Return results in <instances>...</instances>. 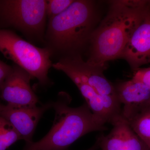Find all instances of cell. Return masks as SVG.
<instances>
[{"instance_id":"1","label":"cell","mask_w":150,"mask_h":150,"mask_svg":"<svg viewBox=\"0 0 150 150\" xmlns=\"http://www.w3.org/2000/svg\"><path fill=\"white\" fill-rule=\"evenodd\" d=\"M110 3L107 15L89 38L90 54L87 62L101 67L118 59L141 21L148 2L117 0Z\"/></svg>"},{"instance_id":"2","label":"cell","mask_w":150,"mask_h":150,"mask_svg":"<svg viewBox=\"0 0 150 150\" xmlns=\"http://www.w3.org/2000/svg\"><path fill=\"white\" fill-rule=\"evenodd\" d=\"M71 98L65 92L59 93L52 102L55 111L53 126L38 142L26 144L24 150H67L86 134L106 129L105 123L92 112L86 103L78 107L70 106Z\"/></svg>"},{"instance_id":"3","label":"cell","mask_w":150,"mask_h":150,"mask_svg":"<svg viewBox=\"0 0 150 150\" xmlns=\"http://www.w3.org/2000/svg\"><path fill=\"white\" fill-rule=\"evenodd\" d=\"M91 1H74L62 13L49 19L46 38L51 51H74L80 48L90 35L93 17Z\"/></svg>"},{"instance_id":"4","label":"cell","mask_w":150,"mask_h":150,"mask_svg":"<svg viewBox=\"0 0 150 150\" xmlns=\"http://www.w3.org/2000/svg\"><path fill=\"white\" fill-rule=\"evenodd\" d=\"M0 52L37 79L40 84L50 83L48 74L53 64L49 48L38 47L11 30L0 29Z\"/></svg>"},{"instance_id":"5","label":"cell","mask_w":150,"mask_h":150,"mask_svg":"<svg viewBox=\"0 0 150 150\" xmlns=\"http://www.w3.org/2000/svg\"><path fill=\"white\" fill-rule=\"evenodd\" d=\"M47 4L45 0H0V19L26 35L42 38Z\"/></svg>"},{"instance_id":"6","label":"cell","mask_w":150,"mask_h":150,"mask_svg":"<svg viewBox=\"0 0 150 150\" xmlns=\"http://www.w3.org/2000/svg\"><path fill=\"white\" fill-rule=\"evenodd\" d=\"M52 67L64 73L73 81L92 112L105 123H111L121 115V105L118 100L101 96L74 71L59 62Z\"/></svg>"},{"instance_id":"7","label":"cell","mask_w":150,"mask_h":150,"mask_svg":"<svg viewBox=\"0 0 150 150\" xmlns=\"http://www.w3.org/2000/svg\"><path fill=\"white\" fill-rule=\"evenodd\" d=\"M32 79V76L25 70L15 65L3 84L0 98L11 106H36L39 100L30 86V81Z\"/></svg>"},{"instance_id":"8","label":"cell","mask_w":150,"mask_h":150,"mask_svg":"<svg viewBox=\"0 0 150 150\" xmlns=\"http://www.w3.org/2000/svg\"><path fill=\"white\" fill-rule=\"evenodd\" d=\"M119 58L126 60L134 71L143 65L150 64V8L149 6Z\"/></svg>"},{"instance_id":"9","label":"cell","mask_w":150,"mask_h":150,"mask_svg":"<svg viewBox=\"0 0 150 150\" xmlns=\"http://www.w3.org/2000/svg\"><path fill=\"white\" fill-rule=\"evenodd\" d=\"M52 108V102L41 106L15 107L7 104L0 113L14 126L26 144L32 143L33 134L44 112Z\"/></svg>"},{"instance_id":"10","label":"cell","mask_w":150,"mask_h":150,"mask_svg":"<svg viewBox=\"0 0 150 150\" xmlns=\"http://www.w3.org/2000/svg\"><path fill=\"white\" fill-rule=\"evenodd\" d=\"M59 62L74 71L101 96L118 100L114 86L103 74L106 67L84 62L79 55L67 56Z\"/></svg>"},{"instance_id":"11","label":"cell","mask_w":150,"mask_h":150,"mask_svg":"<svg viewBox=\"0 0 150 150\" xmlns=\"http://www.w3.org/2000/svg\"><path fill=\"white\" fill-rule=\"evenodd\" d=\"M111 124L110 133L100 135L97 141L101 150H150L121 114Z\"/></svg>"},{"instance_id":"12","label":"cell","mask_w":150,"mask_h":150,"mask_svg":"<svg viewBox=\"0 0 150 150\" xmlns=\"http://www.w3.org/2000/svg\"><path fill=\"white\" fill-rule=\"evenodd\" d=\"M114 87L118 101L123 106L121 115L126 120L150 102V88L139 81L132 79L119 83Z\"/></svg>"},{"instance_id":"13","label":"cell","mask_w":150,"mask_h":150,"mask_svg":"<svg viewBox=\"0 0 150 150\" xmlns=\"http://www.w3.org/2000/svg\"><path fill=\"white\" fill-rule=\"evenodd\" d=\"M126 120L150 149V105L143 108Z\"/></svg>"},{"instance_id":"14","label":"cell","mask_w":150,"mask_h":150,"mask_svg":"<svg viewBox=\"0 0 150 150\" xmlns=\"http://www.w3.org/2000/svg\"><path fill=\"white\" fill-rule=\"evenodd\" d=\"M22 140L15 128L0 116V150H6L18 140Z\"/></svg>"},{"instance_id":"15","label":"cell","mask_w":150,"mask_h":150,"mask_svg":"<svg viewBox=\"0 0 150 150\" xmlns=\"http://www.w3.org/2000/svg\"><path fill=\"white\" fill-rule=\"evenodd\" d=\"M73 0H50L47 1L46 15L49 19L62 13L72 4Z\"/></svg>"},{"instance_id":"16","label":"cell","mask_w":150,"mask_h":150,"mask_svg":"<svg viewBox=\"0 0 150 150\" xmlns=\"http://www.w3.org/2000/svg\"><path fill=\"white\" fill-rule=\"evenodd\" d=\"M133 78L150 88V67L137 70L134 72Z\"/></svg>"},{"instance_id":"17","label":"cell","mask_w":150,"mask_h":150,"mask_svg":"<svg viewBox=\"0 0 150 150\" xmlns=\"http://www.w3.org/2000/svg\"><path fill=\"white\" fill-rule=\"evenodd\" d=\"M13 67L9 66L0 60V94L5 81L10 74Z\"/></svg>"},{"instance_id":"18","label":"cell","mask_w":150,"mask_h":150,"mask_svg":"<svg viewBox=\"0 0 150 150\" xmlns=\"http://www.w3.org/2000/svg\"><path fill=\"white\" fill-rule=\"evenodd\" d=\"M98 144L97 142H96V143L93 146H92L91 148H90L89 149H88L87 150H96V149H97L98 147Z\"/></svg>"},{"instance_id":"19","label":"cell","mask_w":150,"mask_h":150,"mask_svg":"<svg viewBox=\"0 0 150 150\" xmlns=\"http://www.w3.org/2000/svg\"><path fill=\"white\" fill-rule=\"evenodd\" d=\"M5 105H4L1 104L0 103V113H1V112L2 111L3 109H4V108L5 107Z\"/></svg>"},{"instance_id":"20","label":"cell","mask_w":150,"mask_h":150,"mask_svg":"<svg viewBox=\"0 0 150 150\" xmlns=\"http://www.w3.org/2000/svg\"><path fill=\"white\" fill-rule=\"evenodd\" d=\"M148 105H150V102L149 103V104Z\"/></svg>"}]
</instances>
